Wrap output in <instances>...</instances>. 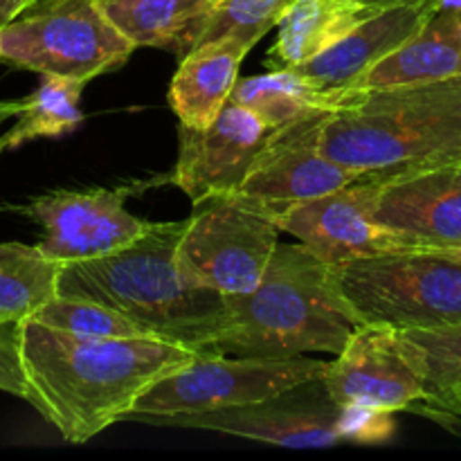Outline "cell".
Segmentation results:
<instances>
[{
  "mask_svg": "<svg viewBox=\"0 0 461 461\" xmlns=\"http://www.w3.org/2000/svg\"><path fill=\"white\" fill-rule=\"evenodd\" d=\"M63 266L18 241L0 243V324L32 318L59 295Z\"/></svg>",
  "mask_w": 461,
  "mask_h": 461,
  "instance_id": "22",
  "label": "cell"
},
{
  "mask_svg": "<svg viewBox=\"0 0 461 461\" xmlns=\"http://www.w3.org/2000/svg\"><path fill=\"white\" fill-rule=\"evenodd\" d=\"M331 113H313L270 131L234 198L270 221L288 207L340 189L358 178L322 149V126Z\"/></svg>",
  "mask_w": 461,
  "mask_h": 461,
  "instance_id": "10",
  "label": "cell"
},
{
  "mask_svg": "<svg viewBox=\"0 0 461 461\" xmlns=\"http://www.w3.org/2000/svg\"><path fill=\"white\" fill-rule=\"evenodd\" d=\"M36 0H0V27L12 23L14 18L21 16L25 9H30Z\"/></svg>",
  "mask_w": 461,
  "mask_h": 461,
  "instance_id": "29",
  "label": "cell"
},
{
  "mask_svg": "<svg viewBox=\"0 0 461 461\" xmlns=\"http://www.w3.org/2000/svg\"><path fill=\"white\" fill-rule=\"evenodd\" d=\"M331 282L356 324L394 331L461 322V264L430 250H401L331 266Z\"/></svg>",
  "mask_w": 461,
  "mask_h": 461,
  "instance_id": "5",
  "label": "cell"
},
{
  "mask_svg": "<svg viewBox=\"0 0 461 461\" xmlns=\"http://www.w3.org/2000/svg\"><path fill=\"white\" fill-rule=\"evenodd\" d=\"M21 363L32 408L68 444L124 421L140 396L203 351L158 338H77L21 320Z\"/></svg>",
  "mask_w": 461,
  "mask_h": 461,
  "instance_id": "1",
  "label": "cell"
},
{
  "mask_svg": "<svg viewBox=\"0 0 461 461\" xmlns=\"http://www.w3.org/2000/svg\"><path fill=\"white\" fill-rule=\"evenodd\" d=\"M437 9L461 14V0H437Z\"/></svg>",
  "mask_w": 461,
  "mask_h": 461,
  "instance_id": "32",
  "label": "cell"
},
{
  "mask_svg": "<svg viewBox=\"0 0 461 461\" xmlns=\"http://www.w3.org/2000/svg\"><path fill=\"white\" fill-rule=\"evenodd\" d=\"M27 320L77 338H153L120 311L81 297H52Z\"/></svg>",
  "mask_w": 461,
  "mask_h": 461,
  "instance_id": "25",
  "label": "cell"
},
{
  "mask_svg": "<svg viewBox=\"0 0 461 461\" xmlns=\"http://www.w3.org/2000/svg\"><path fill=\"white\" fill-rule=\"evenodd\" d=\"M340 412L342 408L333 403L320 378L259 403L201 414L135 417L131 421L151 423V426L201 428V430L223 432V435L284 446V448H331L345 444Z\"/></svg>",
  "mask_w": 461,
  "mask_h": 461,
  "instance_id": "12",
  "label": "cell"
},
{
  "mask_svg": "<svg viewBox=\"0 0 461 461\" xmlns=\"http://www.w3.org/2000/svg\"><path fill=\"white\" fill-rule=\"evenodd\" d=\"M376 12L363 0H293L279 18L266 68L286 70L309 61Z\"/></svg>",
  "mask_w": 461,
  "mask_h": 461,
  "instance_id": "20",
  "label": "cell"
},
{
  "mask_svg": "<svg viewBox=\"0 0 461 461\" xmlns=\"http://www.w3.org/2000/svg\"><path fill=\"white\" fill-rule=\"evenodd\" d=\"M133 52L99 0H36L0 27V61L39 75L90 81L122 68Z\"/></svg>",
  "mask_w": 461,
  "mask_h": 461,
  "instance_id": "6",
  "label": "cell"
},
{
  "mask_svg": "<svg viewBox=\"0 0 461 461\" xmlns=\"http://www.w3.org/2000/svg\"><path fill=\"white\" fill-rule=\"evenodd\" d=\"M459 160H461V156H459Z\"/></svg>",
  "mask_w": 461,
  "mask_h": 461,
  "instance_id": "34",
  "label": "cell"
},
{
  "mask_svg": "<svg viewBox=\"0 0 461 461\" xmlns=\"http://www.w3.org/2000/svg\"><path fill=\"white\" fill-rule=\"evenodd\" d=\"M291 3L293 0H219L196 45L230 36L252 50L273 27H277Z\"/></svg>",
  "mask_w": 461,
  "mask_h": 461,
  "instance_id": "26",
  "label": "cell"
},
{
  "mask_svg": "<svg viewBox=\"0 0 461 461\" xmlns=\"http://www.w3.org/2000/svg\"><path fill=\"white\" fill-rule=\"evenodd\" d=\"M340 430L345 444H387L396 432L394 412L372 408H342Z\"/></svg>",
  "mask_w": 461,
  "mask_h": 461,
  "instance_id": "27",
  "label": "cell"
},
{
  "mask_svg": "<svg viewBox=\"0 0 461 461\" xmlns=\"http://www.w3.org/2000/svg\"><path fill=\"white\" fill-rule=\"evenodd\" d=\"M399 338L437 403L461 423V322L399 331Z\"/></svg>",
  "mask_w": 461,
  "mask_h": 461,
  "instance_id": "24",
  "label": "cell"
},
{
  "mask_svg": "<svg viewBox=\"0 0 461 461\" xmlns=\"http://www.w3.org/2000/svg\"><path fill=\"white\" fill-rule=\"evenodd\" d=\"M18 324H0V392L18 396V399L34 403L30 385H27L25 372L21 363V340H18Z\"/></svg>",
  "mask_w": 461,
  "mask_h": 461,
  "instance_id": "28",
  "label": "cell"
},
{
  "mask_svg": "<svg viewBox=\"0 0 461 461\" xmlns=\"http://www.w3.org/2000/svg\"><path fill=\"white\" fill-rule=\"evenodd\" d=\"M279 243V228L234 196L194 203L176 248L178 268L194 286L241 295L259 284Z\"/></svg>",
  "mask_w": 461,
  "mask_h": 461,
  "instance_id": "8",
  "label": "cell"
},
{
  "mask_svg": "<svg viewBox=\"0 0 461 461\" xmlns=\"http://www.w3.org/2000/svg\"><path fill=\"white\" fill-rule=\"evenodd\" d=\"M324 360L309 356L261 358L203 351L192 363L153 383L138 399L124 421L135 417H174L239 408L273 399L304 383L320 381Z\"/></svg>",
  "mask_w": 461,
  "mask_h": 461,
  "instance_id": "7",
  "label": "cell"
},
{
  "mask_svg": "<svg viewBox=\"0 0 461 461\" xmlns=\"http://www.w3.org/2000/svg\"><path fill=\"white\" fill-rule=\"evenodd\" d=\"M248 52V45L225 36L196 45L185 54L167 93L180 124L207 129L219 117L230 102L234 84L239 81V68Z\"/></svg>",
  "mask_w": 461,
  "mask_h": 461,
  "instance_id": "17",
  "label": "cell"
},
{
  "mask_svg": "<svg viewBox=\"0 0 461 461\" xmlns=\"http://www.w3.org/2000/svg\"><path fill=\"white\" fill-rule=\"evenodd\" d=\"M378 178L358 176L349 185L288 207L273 219L329 266L385 252L414 250L412 243L374 216Z\"/></svg>",
  "mask_w": 461,
  "mask_h": 461,
  "instance_id": "13",
  "label": "cell"
},
{
  "mask_svg": "<svg viewBox=\"0 0 461 461\" xmlns=\"http://www.w3.org/2000/svg\"><path fill=\"white\" fill-rule=\"evenodd\" d=\"M270 129L248 108L228 102L207 129L178 126V160L171 183L194 203L232 196L264 147Z\"/></svg>",
  "mask_w": 461,
  "mask_h": 461,
  "instance_id": "14",
  "label": "cell"
},
{
  "mask_svg": "<svg viewBox=\"0 0 461 461\" xmlns=\"http://www.w3.org/2000/svg\"><path fill=\"white\" fill-rule=\"evenodd\" d=\"M135 187L54 189L9 210L34 221L43 237L39 250L61 266L97 259L122 250L149 230V221L126 210Z\"/></svg>",
  "mask_w": 461,
  "mask_h": 461,
  "instance_id": "11",
  "label": "cell"
},
{
  "mask_svg": "<svg viewBox=\"0 0 461 461\" xmlns=\"http://www.w3.org/2000/svg\"><path fill=\"white\" fill-rule=\"evenodd\" d=\"M322 385L338 408L412 412L459 432L461 423L437 403L394 329L356 327L336 360L327 363Z\"/></svg>",
  "mask_w": 461,
  "mask_h": 461,
  "instance_id": "9",
  "label": "cell"
},
{
  "mask_svg": "<svg viewBox=\"0 0 461 461\" xmlns=\"http://www.w3.org/2000/svg\"><path fill=\"white\" fill-rule=\"evenodd\" d=\"M219 0H99V7L135 48L174 50L196 45Z\"/></svg>",
  "mask_w": 461,
  "mask_h": 461,
  "instance_id": "21",
  "label": "cell"
},
{
  "mask_svg": "<svg viewBox=\"0 0 461 461\" xmlns=\"http://www.w3.org/2000/svg\"><path fill=\"white\" fill-rule=\"evenodd\" d=\"M183 230L185 221L151 223L122 250L63 266L59 295L99 302L158 340L210 351L221 331L225 302L180 273L176 248Z\"/></svg>",
  "mask_w": 461,
  "mask_h": 461,
  "instance_id": "2",
  "label": "cell"
},
{
  "mask_svg": "<svg viewBox=\"0 0 461 461\" xmlns=\"http://www.w3.org/2000/svg\"><path fill=\"white\" fill-rule=\"evenodd\" d=\"M223 302L212 354L336 356L358 327L336 295L331 266L302 243H277L259 284Z\"/></svg>",
  "mask_w": 461,
  "mask_h": 461,
  "instance_id": "3",
  "label": "cell"
},
{
  "mask_svg": "<svg viewBox=\"0 0 461 461\" xmlns=\"http://www.w3.org/2000/svg\"><path fill=\"white\" fill-rule=\"evenodd\" d=\"M41 77L43 79L39 88L21 99L16 124L0 133L3 151L18 149L39 138H61L72 133L84 122L79 102L88 81L59 75Z\"/></svg>",
  "mask_w": 461,
  "mask_h": 461,
  "instance_id": "23",
  "label": "cell"
},
{
  "mask_svg": "<svg viewBox=\"0 0 461 461\" xmlns=\"http://www.w3.org/2000/svg\"><path fill=\"white\" fill-rule=\"evenodd\" d=\"M437 12V0H403L387 5L342 36L338 43L315 54L293 70L324 88H354L356 81L412 39Z\"/></svg>",
  "mask_w": 461,
  "mask_h": 461,
  "instance_id": "16",
  "label": "cell"
},
{
  "mask_svg": "<svg viewBox=\"0 0 461 461\" xmlns=\"http://www.w3.org/2000/svg\"><path fill=\"white\" fill-rule=\"evenodd\" d=\"M461 75V14L437 9L399 50L369 68L354 84L358 90L423 84Z\"/></svg>",
  "mask_w": 461,
  "mask_h": 461,
  "instance_id": "18",
  "label": "cell"
},
{
  "mask_svg": "<svg viewBox=\"0 0 461 461\" xmlns=\"http://www.w3.org/2000/svg\"><path fill=\"white\" fill-rule=\"evenodd\" d=\"M358 88H324L293 68L268 70L234 84L230 102L255 113L270 131L313 113H338L363 99Z\"/></svg>",
  "mask_w": 461,
  "mask_h": 461,
  "instance_id": "19",
  "label": "cell"
},
{
  "mask_svg": "<svg viewBox=\"0 0 461 461\" xmlns=\"http://www.w3.org/2000/svg\"><path fill=\"white\" fill-rule=\"evenodd\" d=\"M374 216L414 250L461 246V160L378 180Z\"/></svg>",
  "mask_w": 461,
  "mask_h": 461,
  "instance_id": "15",
  "label": "cell"
},
{
  "mask_svg": "<svg viewBox=\"0 0 461 461\" xmlns=\"http://www.w3.org/2000/svg\"><path fill=\"white\" fill-rule=\"evenodd\" d=\"M18 111H21V99H18V102H0V126L7 120H12V117H16ZM3 144H0V156H3Z\"/></svg>",
  "mask_w": 461,
  "mask_h": 461,
  "instance_id": "30",
  "label": "cell"
},
{
  "mask_svg": "<svg viewBox=\"0 0 461 461\" xmlns=\"http://www.w3.org/2000/svg\"><path fill=\"white\" fill-rule=\"evenodd\" d=\"M430 252H437V255L448 257V259H453V261H457V264H461V246L459 248H432Z\"/></svg>",
  "mask_w": 461,
  "mask_h": 461,
  "instance_id": "31",
  "label": "cell"
},
{
  "mask_svg": "<svg viewBox=\"0 0 461 461\" xmlns=\"http://www.w3.org/2000/svg\"><path fill=\"white\" fill-rule=\"evenodd\" d=\"M363 3L369 5V7H374V9H381V7H387V5L403 3V0H363Z\"/></svg>",
  "mask_w": 461,
  "mask_h": 461,
  "instance_id": "33",
  "label": "cell"
},
{
  "mask_svg": "<svg viewBox=\"0 0 461 461\" xmlns=\"http://www.w3.org/2000/svg\"><path fill=\"white\" fill-rule=\"evenodd\" d=\"M322 149L369 178H394L461 156V75L365 90L354 106L327 115Z\"/></svg>",
  "mask_w": 461,
  "mask_h": 461,
  "instance_id": "4",
  "label": "cell"
}]
</instances>
